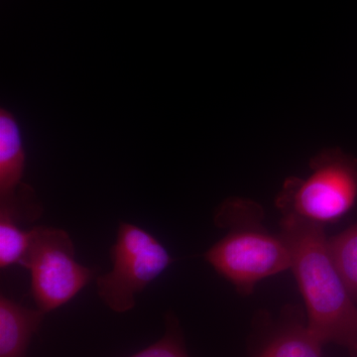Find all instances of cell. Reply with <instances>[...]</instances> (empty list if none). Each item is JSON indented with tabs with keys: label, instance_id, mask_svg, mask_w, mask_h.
<instances>
[{
	"label": "cell",
	"instance_id": "1",
	"mask_svg": "<svg viewBox=\"0 0 357 357\" xmlns=\"http://www.w3.org/2000/svg\"><path fill=\"white\" fill-rule=\"evenodd\" d=\"M281 227L306 305L307 328L321 344L340 345L357 357L356 302L333 263L323 225L283 215Z\"/></svg>",
	"mask_w": 357,
	"mask_h": 357
},
{
	"label": "cell",
	"instance_id": "2",
	"mask_svg": "<svg viewBox=\"0 0 357 357\" xmlns=\"http://www.w3.org/2000/svg\"><path fill=\"white\" fill-rule=\"evenodd\" d=\"M357 203V160L340 149L312 159L307 178H289L277 199L283 215L323 225L344 217Z\"/></svg>",
	"mask_w": 357,
	"mask_h": 357
},
{
	"label": "cell",
	"instance_id": "3",
	"mask_svg": "<svg viewBox=\"0 0 357 357\" xmlns=\"http://www.w3.org/2000/svg\"><path fill=\"white\" fill-rule=\"evenodd\" d=\"M110 258L112 271L96 278V290L115 312L132 310L136 295L173 263L170 253L156 237L128 222L119 225Z\"/></svg>",
	"mask_w": 357,
	"mask_h": 357
},
{
	"label": "cell",
	"instance_id": "4",
	"mask_svg": "<svg viewBox=\"0 0 357 357\" xmlns=\"http://www.w3.org/2000/svg\"><path fill=\"white\" fill-rule=\"evenodd\" d=\"M75 255L64 229H32L31 243L20 265L31 274L32 296L45 314L69 303L95 277L96 270L79 264Z\"/></svg>",
	"mask_w": 357,
	"mask_h": 357
},
{
	"label": "cell",
	"instance_id": "5",
	"mask_svg": "<svg viewBox=\"0 0 357 357\" xmlns=\"http://www.w3.org/2000/svg\"><path fill=\"white\" fill-rule=\"evenodd\" d=\"M204 259L244 295L252 293L258 282L292 266L285 239L256 229L232 230L204 253Z\"/></svg>",
	"mask_w": 357,
	"mask_h": 357
},
{
	"label": "cell",
	"instance_id": "6",
	"mask_svg": "<svg viewBox=\"0 0 357 357\" xmlns=\"http://www.w3.org/2000/svg\"><path fill=\"white\" fill-rule=\"evenodd\" d=\"M45 312L28 309L0 296V357H27L33 335L41 326Z\"/></svg>",
	"mask_w": 357,
	"mask_h": 357
},
{
	"label": "cell",
	"instance_id": "7",
	"mask_svg": "<svg viewBox=\"0 0 357 357\" xmlns=\"http://www.w3.org/2000/svg\"><path fill=\"white\" fill-rule=\"evenodd\" d=\"M25 154L20 126L6 109L0 112V199L15 195L24 171Z\"/></svg>",
	"mask_w": 357,
	"mask_h": 357
},
{
	"label": "cell",
	"instance_id": "8",
	"mask_svg": "<svg viewBox=\"0 0 357 357\" xmlns=\"http://www.w3.org/2000/svg\"><path fill=\"white\" fill-rule=\"evenodd\" d=\"M24 208L15 199L0 201V267L20 265L32 239V229H21L17 222Z\"/></svg>",
	"mask_w": 357,
	"mask_h": 357
},
{
	"label": "cell",
	"instance_id": "9",
	"mask_svg": "<svg viewBox=\"0 0 357 357\" xmlns=\"http://www.w3.org/2000/svg\"><path fill=\"white\" fill-rule=\"evenodd\" d=\"M323 345L307 325L296 324L275 333L255 357H323Z\"/></svg>",
	"mask_w": 357,
	"mask_h": 357
},
{
	"label": "cell",
	"instance_id": "10",
	"mask_svg": "<svg viewBox=\"0 0 357 357\" xmlns=\"http://www.w3.org/2000/svg\"><path fill=\"white\" fill-rule=\"evenodd\" d=\"M328 248L338 273L357 303V225L328 239Z\"/></svg>",
	"mask_w": 357,
	"mask_h": 357
},
{
	"label": "cell",
	"instance_id": "11",
	"mask_svg": "<svg viewBox=\"0 0 357 357\" xmlns=\"http://www.w3.org/2000/svg\"><path fill=\"white\" fill-rule=\"evenodd\" d=\"M130 357H189L174 317H167L165 335L158 342Z\"/></svg>",
	"mask_w": 357,
	"mask_h": 357
}]
</instances>
